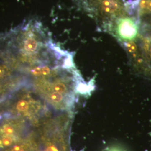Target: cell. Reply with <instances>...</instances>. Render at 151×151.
<instances>
[{"label": "cell", "mask_w": 151, "mask_h": 151, "mask_svg": "<svg viewBox=\"0 0 151 151\" xmlns=\"http://www.w3.org/2000/svg\"><path fill=\"white\" fill-rule=\"evenodd\" d=\"M76 4L96 22L98 27L105 31L111 22L128 14L123 0H73Z\"/></svg>", "instance_id": "cell-1"}, {"label": "cell", "mask_w": 151, "mask_h": 151, "mask_svg": "<svg viewBox=\"0 0 151 151\" xmlns=\"http://www.w3.org/2000/svg\"><path fill=\"white\" fill-rule=\"evenodd\" d=\"M29 128L25 119L5 115V120L0 123V150L24 139Z\"/></svg>", "instance_id": "cell-2"}, {"label": "cell", "mask_w": 151, "mask_h": 151, "mask_svg": "<svg viewBox=\"0 0 151 151\" xmlns=\"http://www.w3.org/2000/svg\"><path fill=\"white\" fill-rule=\"evenodd\" d=\"M139 19L129 14L115 19L106 28L110 32L122 43L135 42L140 34Z\"/></svg>", "instance_id": "cell-3"}, {"label": "cell", "mask_w": 151, "mask_h": 151, "mask_svg": "<svg viewBox=\"0 0 151 151\" xmlns=\"http://www.w3.org/2000/svg\"><path fill=\"white\" fill-rule=\"evenodd\" d=\"M128 13L130 15H135L140 19L141 17L151 14V0H134L130 3L125 2Z\"/></svg>", "instance_id": "cell-4"}, {"label": "cell", "mask_w": 151, "mask_h": 151, "mask_svg": "<svg viewBox=\"0 0 151 151\" xmlns=\"http://www.w3.org/2000/svg\"><path fill=\"white\" fill-rule=\"evenodd\" d=\"M140 47L151 67V36L141 38Z\"/></svg>", "instance_id": "cell-5"}]
</instances>
